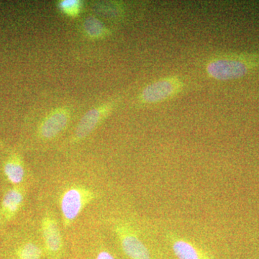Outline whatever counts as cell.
Segmentation results:
<instances>
[{"mask_svg":"<svg viewBox=\"0 0 259 259\" xmlns=\"http://www.w3.org/2000/svg\"><path fill=\"white\" fill-rule=\"evenodd\" d=\"M95 259H115V258L107 250H101L99 252Z\"/></svg>","mask_w":259,"mask_h":259,"instance_id":"obj_14","label":"cell"},{"mask_svg":"<svg viewBox=\"0 0 259 259\" xmlns=\"http://www.w3.org/2000/svg\"><path fill=\"white\" fill-rule=\"evenodd\" d=\"M185 82L177 76L162 78L147 85L141 93V101L144 104H156L166 101L180 94Z\"/></svg>","mask_w":259,"mask_h":259,"instance_id":"obj_3","label":"cell"},{"mask_svg":"<svg viewBox=\"0 0 259 259\" xmlns=\"http://www.w3.org/2000/svg\"><path fill=\"white\" fill-rule=\"evenodd\" d=\"M172 248L178 259H209L194 245L183 240L174 241Z\"/></svg>","mask_w":259,"mask_h":259,"instance_id":"obj_10","label":"cell"},{"mask_svg":"<svg viewBox=\"0 0 259 259\" xmlns=\"http://www.w3.org/2000/svg\"><path fill=\"white\" fill-rule=\"evenodd\" d=\"M121 248L131 259H152L149 250L142 241L127 227L120 226L116 229Z\"/></svg>","mask_w":259,"mask_h":259,"instance_id":"obj_4","label":"cell"},{"mask_svg":"<svg viewBox=\"0 0 259 259\" xmlns=\"http://www.w3.org/2000/svg\"><path fill=\"white\" fill-rule=\"evenodd\" d=\"M251 61L233 54H219L207 61L206 71L210 77L219 81L239 79L253 67L254 63Z\"/></svg>","mask_w":259,"mask_h":259,"instance_id":"obj_1","label":"cell"},{"mask_svg":"<svg viewBox=\"0 0 259 259\" xmlns=\"http://www.w3.org/2000/svg\"><path fill=\"white\" fill-rule=\"evenodd\" d=\"M83 28L87 33L92 37H102L107 33V30L103 24L94 17H90L85 20Z\"/></svg>","mask_w":259,"mask_h":259,"instance_id":"obj_12","label":"cell"},{"mask_svg":"<svg viewBox=\"0 0 259 259\" xmlns=\"http://www.w3.org/2000/svg\"><path fill=\"white\" fill-rule=\"evenodd\" d=\"M96 198L93 190L81 185H74L64 190L60 198V207L65 228H69L87 206Z\"/></svg>","mask_w":259,"mask_h":259,"instance_id":"obj_2","label":"cell"},{"mask_svg":"<svg viewBox=\"0 0 259 259\" xmlns=\"http://www.w3.org/2000/svg\"><path fill=\"white\" fill-rule=\"evenodd\" d=\"M103 113L100 109H93L83 116L75 132V140L80 141L91 134L102 120Z\"/></svg>","mask_w":259,"mask_h":259,"instance_id":"obj_9","label":"cell"},{"mask_svg":"<svg viewBox=\"0 0 259 259\" xmlns=\"http://www.w3.org/2000/svg\"><path fill=\"white\" fill-rule=\"evenodd\" d=\"M80 6H81L80 2L76 0H65L60 3L61 9L66 14L72 15V16L79 13Z\"/></svg>","mask_w":259,"mask_h":259,"instance_id":"obj_13","label":"cell"},{"mask_svg":"<svg viewBox=\"0 0 259 259\" xmlns=\"http://www.w3.org/2000/svg\"><path fill=\"white\" fill-rule=\"evenodd\" d=\"M44 251L41 247L34 242H25L15 250L17 259H41Z\"/></svg>","mask_w":259,"mask_h":259,"instance_id":"obj_11","label":"cell"},{"mask_svg":"<svg viewBox=\"0 0 259 259\" xmlns=\"http://www.w3.org/2000/svg\"><path fill=\"white\" fill-rule=\"evenodd\" d=\"M40 229L44 246L51 256H57L63 248V238L59 223L51 214L42 218Z\"/></svg>","mask_w":259,"mask_h":259,"instance_id":"obj_5","label":"cell"},{"mask_svg":"<svg viewBox=\"0 0 259 259\" xmlns=\"http://www.w3.org/2000/svg\"><path fill=\"white\" fill-rule=\"evenodd\" d=\"M25 198L22 187H13L7 191L0 204V227L5 226L18 214Z\"/></svg>","mask_w":259,"mask_h":259,"instance_id":"obj_6","label":"cell"},{"mask_svg":"<svg viewBox=\"0 0 259 259\" xmlns=\"http://www.w3.org/2000/svg\"><path fill=\"white\" fill-rule=\"evenodd\" d=\"M3 171L13 187H21L26 175L23 158L18 153H12L3 162Z\"/></svg>","mask_w":259,"mask_h":259,"instance_id":"obj_8","label":"cell"},{"mask_svg":"<svg viewBox=\"0 0 259 259\" xmlns=\"http://www.w3.org/2000/svg\"><path fill=\"white\" fill-rule=\"evenodd\" d=\"M69 122V114L63 110L50 114L39 129V134L42 139L50 140L56 137L64 131Z\"/></svg>","mask_w":259,"mask_h":259,"instance_id":"obj_7","label":"cell"}]
</instances>
